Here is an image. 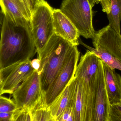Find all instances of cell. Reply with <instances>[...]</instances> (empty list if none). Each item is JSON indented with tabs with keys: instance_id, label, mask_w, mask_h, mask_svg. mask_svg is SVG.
Wrapping results in <instances>:
<instances>
[{
	"instance_id": "7c38bea8",
	"label": "cell",
	"mask_w": 121,
	"mask_h": 121,
	"mask_svg": "<svg viewBox=\"0 0 121 121\" xmlns=\"http://www.w3.org/2000/svg\"><path fill=\"white\" fill-rule=\"evenodd\" d=\"M106 90L110 105L118 104L121 101V76L103 62Z\"/></svg>"
},
{
	"instance_id": "3957f363",
	"label": "cell",
	"mask_w": 121,
	"mask_h": 121,
	"mask_svg": "<svg viewBox=\"0 0 121 121\" xmlns=\"http://www.w3.org/2000/svg\"><path fill=\"white\" fill-rule=\"evenodd\" d=\"M92 8L88 0H63L60 10L76 28L80 36L92 39L96 31L92 23Z\"/></svg>"
},
{
	"instance_id": "9a60e30c",
	"label": "cell",
	"mask_w": 121,
	"mask_h": 121,
	"mask_svg": "<svg viewBox=\"0 0 121 121\" xmlns=\"http://www.w3.org/2000/svg\"><path fill=\"white\" fill-rule=\"evenodd\" d=\"M79 43L85 47L87 50L94 53L104 63L112 69L119 70L121 71V61L109 53L104 49L98 46L93 48L83 43Z\"/></svg>"
},
{
	"instance_id": "277c9868",
	"label": "cell",
	"mask_w": 121,
	"mask_h": 121,
	"mask_svg": "<svg viewBox=\"0 0 121 121\" xmlns=\"http://www.w3.org/2000/svg\"><path fill=\"white\" fill-rule=\"evenodd\" d=\"M53 9L47 1L43 0L37 5L33 12L30 28L38 54L43 50L54 34Z\"/></svg>"
},
{
	"instance_id": "2e32d148",
	"label": "cell",
	"mask_w": 121,
	"mask_h": 121,
	"mask_svg": "<svg viewBox=\"0 0 121 121\" xmlns=\"http://www.w3.org/2000/svg\"><path fill=\"white\" fill-rule=\"evenodd\" d=\"M29 112L31 121H54L49 106L45 101L44 96L41 101Z\"/></svg>"
},
{
	"instance_id": "44dd1931",
	"label": "cell",
	"mask_w": 121,
	"mask_h": 121,
	"mask_svg": "<svg viewBox=\"0 0 121 121\" xmlns=\"http://www.w3.org/2000/svg\"><path fill=\"white\" fill-rule=\"evenodd\" d=\"M72 105L66 108L57 121H74Z\"/></svg>"
},
{
	"instance_id": "cb8c5ba5",
	"label": "cell",
	"mask_w": 121,
	"mask_h": 121,
	"mask_svg": "<svg viewBox=\"0 0 121 121\" xmlns=\"http://www.w3.org/2000/svg\"><path fill=\"white\" fill-rule=\"evenodd\" d=\"M9 70H6L5 71H1L0 72V96H1L3 94L2 92V86L3 82L5 77L8 74Z\"/></svg>"
},
{
	"instance_id": "8fae6325",
	"label": "cell",
	"mask_w": 121,
	"mask_h": 121,
	"mask_svg": "<svg viewBox=\"0 0 121 121\" xmlns=\"http://www.w3.org/2000/svg\"><path fill=\"white\" fill-rule=\"evenodd\" d=\"M34 70L30 60L21 63L13 68L4 78L2 86L3 94H12L20 83L27 79Z\"/></svg>"
},
{
	"instance_id": "d6986e66",
	"label": "cell",
	"mask_w": 121,
	"mask_h": 121,
	"mask_svg": "<svg viewBox=\"0 0 121 121\" xmlns=\"http://www.w3.org/2000/svg\"><path fill=\"white\" fill-rule=\"evenodd\" d=\"M109 121H121V107L118 104L110 105Z\"/></svg>"
},
{
	"instance_id": "f546056e",
	"label": "cell",
	"mask_w": 121,
	"mask_h": 121,
	"mask_svg": "<svg viewBox=\"0 0 121 121\" xmlns=\"http://www.w3.org/2000/svg\"><path fill=\"white\" fill-rule=\"evenodd\" d=\"M0 72H1V71H0Z\"/></svg>"
},
{
	"instance_id": "f1b7e54d",
	"label": "cell",
	"mask_w": 121,
	"mask_h": 121,
	"mask_svg": "<svg viewBox=\"0 0 121 121\" xmlns=\"http://www.w3.org/2000/svg\"></svg>"
},
{
	"instance_id": "5bb4252c",
	"label": "cell",
	"mask_w": 121,
	"mask_h": 121,
	"mask_svg": "<svg viewBox=\"0 0 121 121\" xmlns=\"http://www.w3.org/2000/svg\"><path fill=\"white\" fill-rule=\"evenodd\" d=\"M0 8L4 15L13 20L25 19L30 22L32 12L21 0H0Z\"/></svg>"
},
{
	"instance_id": "6da1fadb",
	"label": "cell",
	"mask_w": 121,
	"mask_h": 121,
	"mask_svg": "<svg viewBox=\"0 0 121 121\" xmlns=\"http://www.w3.org/2000/svg\"><path fill=\"white\" fill-rule=\"evenodd\" d=\"M30 22L4 15L0 40V70H10L36 53Z\"/></svg>"
},
{
	"instance_id": "5b68a950",
	"label": "cell",
	"mask_w": 121,
	"mask_h": 121,
	"mask_svg": "<svg viewBox=\"0 0 121 121\" xmlns=\"http://www.w3.org/2000/svg\"><path fill=\"white\" fill-rule=\"evenodd\" d=\"M13 100L17 108L30 111L43 97L38 71L35 70L13 92Z\"/></svg>"
},
{
	"instance_id": "4fadbf2b",
	"label": "cell",
	"mask_w": 121,
	"mask_h": 121,
	"mask_svg": "<svg viewBox=\"0 0 121 121\" xmlns=\"http://www.w3.org/2000/svg\"><path fill=\"white\" fill-rule=\"evenodd\" d=\"M77 84V79L74 77L62 92L49 106L54 121H58L66 108L72 104Z\"/></svg>"
},
{
	"instance_id": "9c48e42d",
	"label": "cell",
	"mask_w": 121,
	"mask_h": 121,
	"mask_svg": "<svg viewBox=\"0 0 121 121\" xmlns=\"http://www.w3.org/2000/svg\"><path fill=\"white\" fill-rule=\"evenodd\" d=\"M100 60L94 53L87 50L77 65L74 77L82 84L91 87L95 82Z\"/></svg>"
},
{
	"instance_id": "ac0fdd59",
	"label": "cell",
	"mask_w": 121,
	"mask_h": 121,
	"mask_svg": "<svg viewBox=\"0 0 121 121\" xmlns=\"http://www.w3.org/2000/svg\"><path fill=\"white\" fill-rule=\"evenodd\" d=\"M20 109L13 99L0 96V113L14 112Z\"/></svg>"
},
{
	"instance_id": "ffe728a7",
	"label": "cell",
	"mask_w": 121,
	"mask_h": 121,
	"mask_svg": "<svg viewBox=\"0 0 121 121\" xmlns=\"http://www.w3.org/2000/svg\"><path fill=\"white\" fill-rule=\"evenodd\" d=\"M91 7L94 6L95 4L100 3L101 5L103 12L108 14L110 12L112 5L111 0H88Z\"/></svg>"
},
{
	"instance_id": "30bf717a",
	"label": "cell",
	"mask_w": 121,
	"mask_h": 121,
	"mask_svg": "<svg viewBox=\"0 0 121 121\" xmlns=\"http://www.w3.org/2000/svg\"><path fill=\"white\" fill-rule=\"evenodd\" d=\"M52 17L55 34L73 45H79L80 35L77 30L60 9H53Z\"/></svg>"
},
{
	"instance_id": "603a6c76",
	"label": "cell",
	"mask_w": 121,
	"mask_h": 121,
	"mask_svg": "<svg viewBox=\"0 0 121 121\" xmlns=\"http://www.w3.org/2000/svg\"><path fill=\"white\" fill-rule=\"evenodd\" d=\"M29 7L33 12L37 5L41 3L43 0H21Z\"/></svg>"
},
{
	"instance_id": "ba28073f",
	"label": "cell",
	"mask_w": 121,
	"mask_h": 121,
	"mask_svg": "<svg viewBox=\"0 0 121 121\" xmlns=\"http://www.w3.org/2000/svg\"><path fill=\"white\" fill-rule=\"evenodd\" d=\"M92 39L94 48H102L121 61V35L109 25L95 32Z\"/></svg>"
},
{
	"instance_id": "8992f818",
	"label": "cell",
	"mask_w": 121,
	"mask_h": 121,
	"mask_svg": "<svg viewBox=\"0 0 121 121\" xmlns=\"http://www.w3.org/2000/svg\"><path fill=\"white\" fill-rule=\"evenodd\" d=\"M80 52L73 45L70 54L60 72L47 90L43 94L46 104L50 106L62 92L74 77Z\"/></svg>"
},
{
	"instance_id": "d4e9b609",
	"label": "cell",
	"mask_w": 121,
	"mask_h": 121,
	"mask_svg": "<svg viewBox=\"0 0 121 121\" xmlns=\"http://www.w3.org/2000/svg\"><path fill=\"white\" fill-rule=\"evenodd\" d=\"M31 64L35 70L38 71L39 70L40 67V61L38 58L31 60Z\"/></svg>"
},
{
	"instance_id": "83f0119b",
	"label": "cell",
	"mask_w": 121,
	"mask_h": 121,
	"mask_svg": "<svg viewBox=\"0 0 121 121\" xmlns=\"http://www.w3.org/2000/svg\"><path fill=\"white\" fill-rule=\"evenodd\" d=\"M119 105V106H120L121 107V102H120V103H119V104H118Z\"/></svg>"
},
{
	"instance_id": "484cf974",
	"label": "cell",
	"mask_w": 121,
	"mask_h": 121,
	"mask_svg": "<svg viewBox=\"0 0 121 121\" xmlns=\"http://www.w3.org/2000/svg\"><path fill=\"white\" fill-rule=\"evenodd\" d=\"M27 111L22 109L15 121H26Z\"/></svg>"
},
{
	"instance_id": "e0dca14e",
	"label": "cell",
	"mask_w": 121,
	"mask_h": 121,
	"mask_svg": "<svg viewBox=\"0 0 121 121\" xmlns=\"http://www.w3.org/2000/svg\"><path fill=\"white\" fill-rule=\"evenodd\" d=\"M109 13L107 14L109 25L117 32L121 35V0H111Z\"/></svg>"
},
{
	"instance_id": "4316f807",
	"label": "cell",
	"mask_w": 121,
	"mask_h": 121,
	"mask_svg": "<svg viewBox=\"0 0 121 121\" xmlns=\"http://www.w3.org/2000/svg\"><path fill=\"white\" fill-rule=\"evenodd\" d=\"M4 14L2 13L1 10L0 9V29H1L3 20Z\"/></svg>"
},
{
	"instance_id": "7402d4cb",
	"label": "cell",
	"mask_w": 121,
	"mask_h": 121,
	"mask_svg": "<svg viewBox=\"0 0 121 121\" xmlns=\"http://www.w3.org/2000/svg\"><path fill=\"white\" fill-rule=\"evenodd\" d=\"M21 110H18L14 112L0 113V121H15Z\"/></svg>"
},
{
	"instance_id": "7a4b0ae2",
	"label": "cell",
	"mask_w": 121,
	"mask_h": 121,
	"mask_svg": "<svg viewBox=\"0 0 121 121\" xmlns=\"http://www.w3.org/2000/svg\"><path fill=\"white\" fill-rule=\"evenodd\" d=\"M73 46L54 33L43 50L38 53V58L40 61L38 72L43 94L60 72Z\"/></svg>"
},
{
	"instance_id": "52a82bcc",
	"label": "cell",
	"mask_w": 121,
	"mask_h": 121,
	"mask_svg": "<svg viewBox=\"0 0 121 121\" xmlns=\"http://www.w3.org/2000/svg\"><path fill=\"white\" fill-rule=\"evenodd\" d=\"M95 100L93 121H109L110 104L105 86L103 62L101 60L95 79Z\"/></svg>"
}]
</instances>
